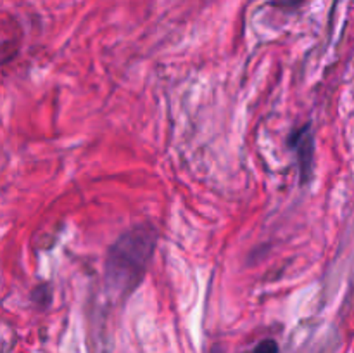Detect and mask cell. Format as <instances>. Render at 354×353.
<instances>
[{"label":"cell","mask_w":354,"mask_h":353,"mask_svg":"<svg viewBox=\"0 0 354 353\" xmlns=\"http://www.w3.org/2000/svg\"><path fill=\"white\" fill-rule=\"evenodd\" d=\"M156 248V232L137 227L121 235L107 253L106 279L111 289L130 293L147 270Z\"/></svg>","instance_id":"obj_1"},{"label":"cell","mask_w":354,"mask_h":353,"mask_svg":"<svg viewBox=\"0 0 354 353\" xmlns=\"http://www.w3.org/2000/svg\"><path fill=\"white\" fill-rule=\"evenodd\" d=\"M290 145L296 147L297 158H299V168H301V180L304 183L311 179L313 173V156H315V142L313 135L310 132V125L301 128L299 132L292 135L290 138Z\"/></svg>","instance_id":"obj_2"},{"label":"cell","mask_w":354,"mask_h":353,"mask_svg":"<svg viewBox=\"0 0 354 353\" xmlns=\"http://www.w3.org/2000/svg\"><path fill=\"white\" fill-rule=\"evenodd\" d=\"M251 353H279V345L275 339H263Z\"/></svg>","instance_id":"obj_3"}]
</instances>
